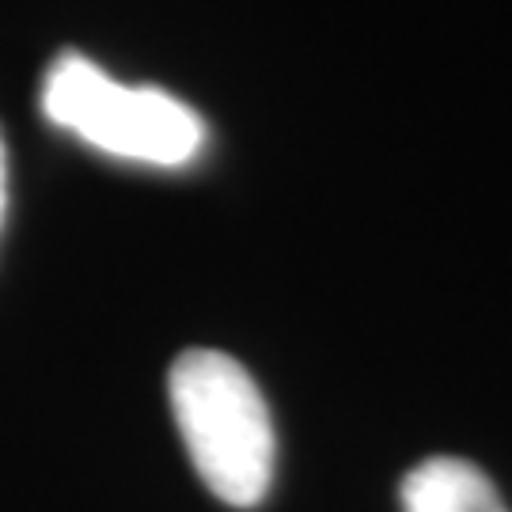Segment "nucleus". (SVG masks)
Returning a JSON list of instances; mask_svg holds the SVG:
<instances>
[{
	"label": "nucleus",
	"mask_w": 512,
	"mask_h": 512,
	"mask_svg": "<svg viewBox=\"0 0 512 512\" xmlns=\"http://www.w3.org/2000/svg\"><path fill=\"white\" fill-rule=\"evenodd\" d=\"M194 471L224 505L251 509L274 482V421L251 372L220 349H186L167 376Z\"/></svg>",
	"instance_id": "f257e3e1"
},
{
	"label": "nucleus",
	"mask_w": 512,
	"mask_h": 512,
	"mask_svg": "<svg viewBox=\"0 0 512 512\" xmlns=\"http://www.w3.org/2000/svg\"><path fill=\"white\" fill-rule=\"evenodd\" d=\"M42 114L84 145L133 164L183 167L205 145L202 118L186 103L160 88H126L84 54H61L50 65Z\"/></svg>",
	"instance_id": "f03ea898"
},
{
	"label": "nucleus",
	"mask_w": 512,
	"mask_h": 512,
	"mask_svg": "<svg viewBox=\"0 0 512 512\" xmlns=\"http://www.w3.org/2000/svg\"><path fill=\"white\" fill-rule=\"evenodd\" d=\"M403 512H509L486 471L456 456H433L403 478Z\"/></svg>",
	"instance_id": "7ed1b4c3"
},
{
	"label": "nucleus",
	"mask_w": 512,
	"mask_h": 512,
	"mask_svg": "<svg viewBox=\"0 0 512 512\" xmlns=\"http://www.w3.org/2000/svg\"><path fill=\"white\" fill-rule=\"evenodd\" d=\"M4 209H8V156H4V137H0V224H4Z\"/></svg>",
	"instance_id": "20e7f679"
}]
</instances>
